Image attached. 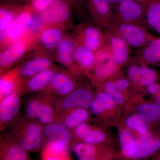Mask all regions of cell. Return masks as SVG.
<instances>
[{
	"label": "cell",
	"instance_id": "obj_1",
	"mask_svg": "<svg viewBox=\"0 0 160 160\" xmlns=\"http://www.w3.org/2000/svg\"><path fill=\"white\" fill-rule=\"evenodd\" d=\"M9 132L23 149L29 152L42 150L46 143L44 126L25 116L17 118L10 125Z\"/></svg>",
	"mask_w": 160,
	"mask_h": 160
},
{
	"label": "cell",
	"instance_id": "obj_2",
	"mask_svg": "<svg viewBox=\"0 0 160 160\" xmlns=\"http://www.w3.org/2000/svg\"><path fill=\"white\" fill-rule=\"evenodd\" d=\"M92 113L105 126L122 124V107L106 92L98 90L90 107Z\"/></svg>",
	"mask_w": 160,
	"mask_h": 160
},
{
	"label": "cell",
	"instance_id": "obj_3",
	"mask_svg": "<svg viewBox=\"0 0 160 160\" xmlns=\"http://www.w3.org/2000/svg\"><path fill=\"white\" fill-rule=\"evenodd\" d=\"M95 63L89 77L94 86L98 87L104 82L116 78L120 67L116 64L105 44L95 52Z\"/></svg>",
	"mask_w": 160,
	"mask_h": 160
},
{
	"label": "cell",
	"instance_id": "obj_4",
	"mask_svg": "<svg viewBox=\"0 0 160 160\" xmlns=\"http://www.w3.org/2000/svg\"><path fill=\"white\" fill-rule=\"evenodd\" d=\"M70 146L78 160H114L119 156V151L112 142L91 144L78 142L71 143Z\"/></svg>",
	"mask_w": 160,
	"mask_h": 160
},
{
	"label": "cell",
	"instance_id": "obj_5",
	"mask_svg": "<svg viewBox=\"0 0 160 160\" xmlns=\"http://www.w3.org/2000/svg\"><path fill=\"white\" fill-rule=\"evenodd\" d=\"M34 12L29 4L5 31L0 32L1 50L12 43L29 38L27 31Z\"/></svg>",
	"mask_w": 160,
	"mask_h": 160
},
{
	"label": "cell",
	"instance_id": "obj_6",
	"mask_svg": "<svg viewBox=\"0 0 160 160\" xmlns=\"http://www.w3.org/2000/svg\"><path fill=\"white\" fill-rule=\"evenodd\" d=\"M95 93L91 86L82 82L69 94L55 99L53 104L56 112L79 108L89 109Z\"/></svg>",
	"mask_w": 160,
	"mask_h": 160
},
{
	"label": "cell",
	"instance_id": "obj_7",
	"mask_svg": "<svg viewBox=\"0 0 160 160\" xmlns=\"http://www.w3.org/2000/svg\"><path fill=\"white\" fill-rule=\"evenodd\" d=\"M72 8L68 0H57L46 10L39 13L43 26L53 25L69 29L74 27Z\"/></svg>",
	"mask_w": 160,
	"mask_h": 160
},
{
	"label": "cell",
	"instance_id": "obj_8",
	"mask_svg": "<svg viewBox=\"0 0 160 160\" xmlns=\"http://www.w3.org/2000/svg\"><path fill=\"white\" fill-rule=\"evenodd\" d=\"M53 55L43 50L33 48L18 65L23 79L46 70L53 66Z\"/></svg>",
	"mask_w": 160,
	"mask_h": 160
},
{
	"label": "cell",
	"instance_id": "obj_9",
	"mask_svg": "<svg viewBox=\"0 0 160 160\" xmlns=\"http://www.w3.org/2000/svg\"><path fill=\"white\" fill-rule=\"evenodd\" d=\"M108 28L128 46L134 48L144 47L152 36L148 34L143 26L137 24L112 22Z\"/></svg>",
	"mask_w": 160,
	"mask_h": 160
},
{
	"label": "cell",
	"instance_id": "obj_10",
	"mask_svg": "<svg viewBox=\"0 0 160 160\" xmlns=\"http://www.w3.org/2000/svg\"><path fill=\"white\" fill-rule=\"evenodd\" d=\"M81 75L68 69H62L53 76L46 89L42 92L56 98L63 97L74 90L82 82Z\"/></svg>",
	"mask_w": 160,
	"mask_h": 160
},
{
	"label": "cell",
	"instance_id": "obj_11",
	"mask_svg": "<svg viewBox=\"0 0 160 160\" xmlns=\"http://www.w3.org/2000/svg\"><path fill=\"white\" fill-rule=\"evenodd\" d=\"M32 48L33 41L31 38L12 43L1 50L0 75L12 69Z\"/></svg>",
	"mask_w": 160,
	"mask_h": 160
},
{
	"label": "cell",
	"instance_id": "obj_12",
	"mask_svg": "<svg viewBox=\"0 0 160 160\" xmlns=\"http://www.w3.org/2000/svg\"><path fill=\"white\" fill-rule=\"evenodd\" d=\"M69 30L58 26H43L39 32L32 38L33 48L47 52L53 56L58 45L69 33Z\"/></svg>",
	"mask_w": 160,
	"mask_h": 160
},
{
	"label": "cell",
	"instance_id": "obj_13",
	"mask_svg": "<svg viewBox=\"0 0 160 160\" xmlns=\"http://www.w3.org/2000/svg\"><path fill=\"white\" fill-rule=\"evenodd\" d=\"M95 24L82 23L72 29V34L76 41L95 52L105 44V35Z\"/></svg>",
	"mask_w": 160,
	"mask_h": 160
},
{
	"label": "cell",
	"instance_id": "obj_14",
	"mask_svg": "<svg viewBox=\"0 0 160 160\" xmlns=\"http://www.w3.org/2000/svg\"><path fill=\"white\" fill-rule=\"evenodd\" d=\"M112 22L143 26L146 23L145 9L133 0H123L113 14Z\"/></svg>",
	"mask_w": 160,
	"mask_h": 160
},
{
	"label": "cell",
	"instance_id": "obj_15",
	"mask_svg": "<svg viewBox=\"0 0 160 160\" xmlns=\"http://www.w3.org/2000/svg\"><path fill=\"white\" fill-rule=\"evenodd\" d=\"M76 45V42L73 35L72 33H68L58 45L53 54V58L54 61L59 63L66 69L79 74L77 71L75 62Z\"/></svg>",
	"mask_w": 160,
	"mask_h": 160
},
{
	"label": "cell",
	"instance_id": "obj_16",
	"mask_svg": "<svg viewBox=\"0 0 160 160\" xmlns=\"http://www.w3.org/2000/svg\"><path fill=\"white\" fill-rule=\"evenodd\" d=\"M63 69L61 66L53 64L49 69L23 79L21 89L22 95L44 91L54 74Z\"/></svg>",
	"mask_w": 160,
	"mask_h": 160
},
{
	"label": "cell",
	"instance_id": "obj_17",
	"mask_svg": "<svg viewBox=\"0 0 160 160\" xmlns=\"http://www.w3.org/2000/svg\"><path fill=\"white\" fill-rule=\"evenodd\" d=\"M21 92H14L0 101V130L3 131L17 118L21 107Z\"/></svg>",
	"mask_w": 160,
	"mask_h": 160
},
{
	"label": "cell",
	"instance_id": "obj_18",
	"mask_svg": "<svg viewBox=\"0 0 160 160\" xmlns=\"http://www.w3.org/2000/svg\"><path fill=\"white\" fill-rule=\"evenodd\" d=\"M88 14L99 28H108L112 22L113 13L108 0H86Z\"/></svg>",
	"mask_w": 160,
	"mask_h": 160
},
{
	"label": "cell",
	"instance_id": "obj_19",
	"mask_svg": "<svg viewBox=\"0 0 160 160\" xmlns=\"http://www.w3.org/2000/svg\"><path fill=\"white\" fill-rule=\"evenodd\" d=\"M136 139L138 148L133 160H148L160 152V130L151 131Z\"/></svg>",
	"mask_w": 160,
	"mask_h": 160
},
{
	"label": "cell",
	"instance_id": "obj_20",
	"mask_svg": "<svg viewBox=\"0 0 160 160\" xmlns=\"http://www.w3.org/2000/svg\"><path fill=\"white\" fill-rule=\"evenodd\" d=\"M0 160H32L28 152L23 149L10 132L1 135Z\"/></svg>",
	"mask_w": 160,
	"mask_h": 160
},
{
	"label": "cell",
	"instance_id": "obj_21",
	"mask_svg": "<svg viewBox=\"0 0 160 160\" xmlns=\"http://www.w3.org/2000/svg\"><path fill=\"white\" fill-rule=\"evenodd\" d=\"M105 44L119 67L126 64L129 58V46L123 39L112 32L105 35Z\"/></svg>",
	"mask_w": 160,
	"mask_h": 160
},
{
	"label": "cell",
	"instance_id": "obj_22",
	"mask_svg": "<svg viewBox=\"0 0 160 160\" xmlns=\"http://www.w3.org/2000/svg\"><path fill=\"white\" fill-rule=\"evenodd\" d=\"M23 78L19 67L16 66L6 72L0 77V101L14 92H21Z\"/></svg>",
	"mask_w": 160,
	"mask_h": 160
},
{
	"label": "cell",
	"instance_id": "obj_23",
	"mask_svg": "<svg viewBox=\"0 0 160 160\" xmlns=\"http://www.w3.org/2000/svg\"><path fill=\"white\" fill-rule=\"evenodd\" d=\"M76 42L77 45L74 58L77 71L81 75L89 77L95 63V52L83 44Z\"/></svg>",
	"mask_w": 160,
	"mask_h": 160
},
{
	"label": "cell",
	"instance_id": "obj_24",
	"mask_svg": "<svg viewBox=\"0 0 160 160\" xmlns=\"http://www.w3.org/2000/svg\"><path fill=\"white\" fill-rule=\"evenodd\" d=\"M118 127L120 148L119 158L125 160H133L138 148L134 135L122 123Z\"/></svg>",
	"mask_w": 160,
	"mask_h": 160
},
{
	"label": "cell",
	"instance_id": "obj_25",
	"mask_svg": "<svg viewBox=\"0 0 160 160\" xmlns=\"http://www.w3.org/2000/svg\"><path fill=\"white\" fill-rule=\"evenodd\" d=\"M89 110L79 108L56 112L55 121L62 123L70 130L81 123L89 121L90 113Z\"/></svg>",
	"mask_w": 160,
	"mask_h": 160
},
{
	"label": "cell",
	"instance_id": "obj_26",
	"mask_svg": "<svg viewBox=\"0 0 160 160\" xmlns=\"http://www.w3.org/2000/svg\"><path fill=\"white\" fill-rule=\"evenodd\" d=\"M44 133L47 142H56L69 146L72 142L71 132L58 122L49 123L44 126Z\"/></svg>",
	"mask_w": 160,
	"mask_h": 160
},
{
	"label": "cell",
	"instance_id": "obj_27",
	"mask_svg": "<svg viewBox=\"0 0 160 160\" xmlns=\"http://www.w3.org/2000/svg\"><path fill=\"white\" fill-rule=\"evenodd\" d=\"M28 5L2 1L0 5V32L5 31Z\"/></svg>",
	"mask_w": 160,
	"mask_h": 160
},
{
	"label": "cell",
	"instance_id": "obj_28",
	"mask_svg": "<svg viewBox=\"0 0 160 160\" xmlns=\"http://www.w3.org/2000/svg\"><path fill=\"white\" fill-rule=\"evenodd\" d=\"M69 146L56 142H47L42 150V160H69Z\"/></svg>",
	"mask_w": 160,
	"mask_h": 160
},
{
	"label": "cell",
	"instance_id": "obj_29",
	"mask_svg": "<svg viewBox=\"0 0 160 160\" xmlns=\"http://www.w3.org/2000/svg\"><path fill=\"white\" fill-rule=\"evenodd\" d=\"M139 60L146 65L160 62V38L151 37L143 47Z\"/></svg>",
	"mask_w": 160,
	"mask_h": 160
},
{
	"label": "cell",
	"instance_id": "obj_30",
	"mask_svg": "<svg viewBox=\"0 0 160 160\" xmlns=\"http://www.w3.org/2000/svg\"><path fill=\"white\" fill-rule=\"evenodd\" d=\"M138 116L150 125L160 122V105L155 102L141 103L136 109Z\"/></svg>",
	"mask_w": 160,
	"mask_h": 160
},
{
	"label": "cell",
	"instance_id": "obj_31",
	"mask_svg": "<svg viewBox=\"0 0 160 160\" xmlns=\"http://www.w3.org/2000/svg\"><path fill=\"white\" fill-rule=\"evenodd\" d=\"M122 124L131 132H134L133 134L136 138L148 134L152 131L149 124L140 118L135 113L128 116Z\"/></svg>",
	"mask_w": 160,
	"mask_h": 160
},
{
	"label": "cell",
	"instance_id": "obj_32",
	"mask_svg": "<svg viewBox=\"0 0 160 160\" xmlns=\"http://www.w3.org/2000/svg\"><path fill=\"white\" fill-rule=\"evenodd\" d=\"M55 98L53 96L49 94V97L40 107L36 120L44 126L55 121L56 110L53 104V101Z\"/></svg>",
	"mask_w": 160,
	"mask_h": 160
},
{
	"label": "cell",
	"instance_id": "obj_33",
	"mask_svg": "<svg viewBox=\"0 0 160 160\" xmlns=\"http://www.w3.org/2000/svg\"><path fill=\"white\" fill-rule=\"evenodd\" d=\"M98 88L99 90L104 92L111 97L121 107H126L127 109L129 98L118 89L113 80H109L104 82Z\"/></svg>",
	"mask_w": 160,
	"mask_h": 160
},
{
	"label": "cell",
	"instance_id": "obj_34",
	"mask_svg": "<svg viewBox=\"0 0 160 160\" xmlns=\"http://www.w3.org/2000/svg\"><path fill=\"white\" fill-rule=\"evenodd\" d=\"M145 12L146 23L160 35V0H152Z\"/></svg>",
	"mask_w": 160,
	"mask_h": 160
},
{
	"label": "cell",
	"instance_id": "obj_35",
	"mask_svg": "<svg viewBox=\"0 0 160 160\" xmlns=\"http://www.w3.org/2000/svg\"><path fill=\"white\" fill-rule=\"evenodd\" d=\"M49 96L46 92H41L30 98L25 107V116L30 119L36 120L40 107Z\"/></svg>",
	"mask_w": 160,
	"mask_h": 160
},
{
	"label": "cell",
	"instance_id": "obj_36",
	"mask_svg": "<svg viewBox=\"0 0 160 160\" xmlns=\"http://www.w3.org/2000/svg\"><path fill=\"white\" fill-rule=\"evenodd\" d=\"M82 142L91 144L112 142L111 137L106 129L96 125L92 126Z\"/></svg>",
	"mask_w": 160,
	"mask_h": 160
},
{
	"label": "cell",
	"instance_id": "obj_37",
	"mask_svg": "<svg viewBox=\"0 0 160 160\" xmlns=\"http://www.w3.org/2000/svg\"><path fill=\"white\" fill-rule=\"evenodd\" d=\"M158 74L154 69L149 68L146 65L141 67V73L138 87H147L152 83L156 82Z\"/></svg>",
	"mask_w": 160,
	"mask_h": 160
},
{
	"label": "cell",
	"instance_id": "obj_38",
	"mask_svg": "<svg viewBox=\"0 0 160 160\" xmlns=\"http://www.w3.org/2000/svg\"><path fill=\"white\" fill-rule=\"evenodd\" d=\"M92 125L89 121L84 122L70 130L72 136V142H82L88 133Z\"/></svg>",
	"mask_w": 160,
	"mask_h": 160
},
{
	"label": "cell",
	"instance_id": "obj_39",
	"mask_svg": "<svg viewBox=\"0 0 160 160\" xmlns=\"http://www.w3.org/2000/svg\"><path fill=\"white\" fill-rule=\"evenodd\" d=\"M69 1L73 13L78 18H86V12H88L86 0H68Z\"/></svg>",
	"mask_w": 160,
	"mask_h": 160
},
{
	"label": "cell",
	"instance_id": "obj_40",
	"mask_svg": "<svg viewBox=\"0 0 160 160\" xmlns=\"http://www.w3.org/2000/svg\"><path fill=\"white\" fill-rule=\"evenodd\" d=\"M141 67V66L138 65V64H132L128 67L126 70L127 78L129 80L130 82L137 87H138L139 86Z\"/></svg>",
	"mask_w": 160,
	"mask_h": 160
},
{
	"label": "cell",
	"instance_id": "obj_41",
	"mask_svg": "<svg viewBox=\"0 0 160 160\" xmlns=\"http://www.w3.org/2000/svg\"><path fill=\"white\" fill-rule=\"evenodd\" d=\"M57 0H31L29 5L35 12L41 13Z\"/></svg>",
	"mask_w": 160,
	"mask_h": 160
},
{
	"label": "cell",
	"instance_id": "obj_42",
	"mask_svg": "<svg viewBox=\"0 0 160 160\" xmlns=\"http://www.w3.org/2000/svg\"><path fill=\"white\" fill-rule=\"evenodd\" d=\"M113 81L118 89L129 98L128 92V89L130 86V82L129 80L127 78H119L115 79Z\"/></svg>",
	"mask_w": 160,
	"mask_h": 160
},
{
	"label": "cell",
	"instance_id": "obj_43",
	"mask_svg": "<svg viewBox=\"0 0 160 160\" xmlns=\"http://www.w3.org/2000/svg\"><path fill=\"white\" fill-rule=\"evenodd\" d=\"M146 90L149 94L155 97L160 91V85L155 82L146 87Z\"/></svg>",
	"mask_w": 160,
	"mask_h": 160
},
{
	"label": "cell",
	"instance_id": "obj_44",
	"mask_svg": "<svg viewBox=\"0 0 160 160\" xmlns=\"http://www.w3.org/2000/svg\"><path fill=\"white\" fill-rule=\"evenodd\" d=\"M123 0H108L110 6H111L112 9V12L113 14L116 11L120 3Z\"/></svg>",
	"mask_w": 160,
	"mask_h": 160
},
{
	"label": "cell",
	"instance_id": "obj_45",
	"mask_svg": "<svg viewBox=\"0 0 160 160\" xmlns=\"http://www.w3.org/2000/svg\"><path fill=\"white\" fill-rule=\"evenodd\" d=\"M2 2H10L22 4H29L31 0H2Z\"/></svg>",
	"mask_w": 160,
	"mask_h": 160
},
{
	"label": "cell",
	"instance_id": "obj_46",
	"mask_svg": "<svg viewBox=\"0 0 160 160\" xmlns=\"http://www.w3.org/2000/svg\"><path fill=\"white\" fill-rule=\"evenodd\" d=\"M133 1H135L136 2L140 4L144 8L145 10H146V7L152 0H133Z\"/></svg>",
	"mask_w": 160,
	"mask_h": 160
},
{
	"label": "cell",
	"instance_id": "obj_47",
	"mask_svg": "<svg viewBox=\"0 0 160 160\" xmlns=\"http://www.w3.org/2000/svg\"><path fill=\"white\" fill-rule=\"evenodd\" d=\"M154 102L160 105V92L154 97Z\"/></svg>",
	"mask_w": 160,
	"mask_h": 160
},
{
	"label": "cell",
	"instance_id": "obj_48",
	"mask_svg": "<svg viewBox=\"0 0 160 160\" xmlns=\"http://www.w3.org/2000/svg\"><path fill=\"white\" fill-rule=\"evenodd\" d=\"M151 160H160V152L154 157L152 158Z\"/></svg>",
	"mask_w": 160,
	"mask_h": 160
},
{
	"label": "cell",
	"instance_id": "obj_49",
	"mask_svg": "<svg viewBox=\"0 0 160 160\" xmlns=\"http://www.w3.org/2000/svg\"><path fill=\"white\" fill-rule=\"evenodd\" d=\"M114 160H125L124 159H122L121 158H118L115 159H114Z\"/></svg>",
	"mask_w": 160,
	"mask_h": 160
},
{
	"label": "cell",
	"instance_id": "obj_50",
	"mask_svg": "<svg viewBox=\"0 0 160 160\" xmlns=\"http://www.w3.org/2000/svg\"><path fill=\"white\" fill-rule=\"evenodd\" d=\"M69 160H73L72 159V158H70L69 159Z\"/></svg>",
	"mask_w": 160,
	"mask_h": 160
},
{
	"label": "cell",
	"instance_id": "obj_51",
	"mask_svg": "<svg viewBox=\"0 0 160 160\" xmlns=\"http://www.w3.org/2000/svg\"></svg>",
	"mask_w": 160,
	"mask_h": 160
}]
</instances>
